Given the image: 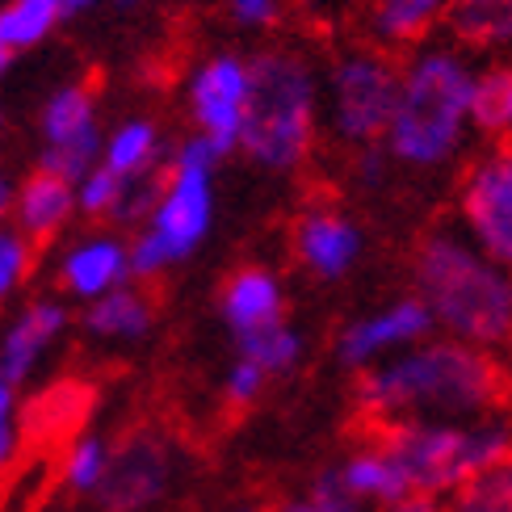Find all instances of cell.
<instances>
[{
    "label": "cell",
    "instance_id": "4",
    "mask_svg": "<svg viewBox=\"0 0 512 512\" xmlns=\"http://www.w3.org/2000/svg\"><path fill=\"white\" fill-rule=\"evenodd\" d=\"M475 76L450 51H429L408 63L399 84V105L387 131L391 156L408 164H441L454 156L462 131L471 126Z\"/></svg>",
    "mask_w": 512,
    "mask_h": 512
},
{
    "label": "cell",
    "instance_id": "1",
    "mask_svg": "<svg viewBox=\"0 0 512 512\" xmlns=\"http://www.w3.org/2000/svg\"><path fill=\"white\" fill-rule=\"evenodd\" d=\"M512 378L500 361L466 340H433L357 378L370 420H462L504 408Z\"/></svg>",
    "mask_w": 512,
    "mask_h": 512
},
{
    "label": "cell",
    "instance_id": "33",
    "mask_svg": "<svg viewBox=\"0 0 512 512\" xmlns=\"http://www.w3.org/2000/svg\"><path fill=\"white\" fill-rule=\"evenodd\" d=\"M38 261L34 248L26 240H17V236H0V298H5L21 277L30 273V265Z\"/></svg>",
    "mask_w": 512,
    "mask_h": 512
},
{
    "label": "cell",
    "instance_id": "2",
    "mask_svg": "<svg viewBox=\"0 0 512 512\" xmlns=\"http://www.w3.org/2000/svg\"><path fill=\"white\" fill-rule=\"evenodd\" d=\"M416 290L433 319L466 345L512 340V273L458 236H424L412 256Z\"/></svg>",
    "mask_w": 512,
    "mask_h": 512
},
{
    "label": "cell",
    "instance_id": "10",
    "mask_svg": "<svg viewBox=\"0 0 512 512\" xmlns=\"http://www.w3.org/2000/svg\"><path fill=\"white\" fill-rule=\"evenodd\" d=\"M97 391L89 382L63 378L51 382L42 395L30 399V408L21 412V441L17 450L26 454H72V437L84 429V420L93 412Z\"/></svg>",
    "mask_w": 512,
    "mask_h": 512
},
{
    "label": "cell",
    "instance_id": "28",
    "mask_svg": "<svg viewBox=\"0 0 512 512\" xmlns=\"http://www.w3.org/2000/svg\"><path fill=\"white\" fill-rule=\"evenodd\" d=\"M277 512H361V500L349 496V487L340 483V471H332V475H319L307 496L290 500Z\"/></svg>",
    "mask_w": 512,
    "mask_h": 512
},
{
    "label": "cell",
    "instance_id": "11",
    "mask_svg": "<svg viewBox=\"0 0 512 512\" xmlns=\"http://www.w3.org/2000/svg\"><path fill=\"white\" fill-rule=\"evenodd\" d=\"M244 105H248V68L240 59H215L194 84V114L215 156L240 143Z\"/></svg>",
    "mask_w": 512,
    "mask_h": 512
},
{
    "label": "cell",
    "instance_id": "26",
    "mask_svg": "<svg viewBox=\"0 0 512 512\" xmlns=\"http://www.w3.org/2000/svg\"><path fill=\"white\" fill-rule=\"evenodd\" d=\"M240 357L256 361L265 374H282V370L294 366V357H298V336L286 328V319H282V324H273V328L240 336Z\"/></svg>",
    "mask_w": 512,
    "mask_h": 512
},
{
    "label": "cell",
    "instance_id": "17",
    "mask_svg": "<svg viewBox=\"0 0 512 512\" xmlns=\"http://www.w3.org/2000/svg\"><path fill=\"white\" fill-rule=\"evenodd\" d=\"M445 26L475 51H500L512 47V0H450Z\"/></svg>",
    "mask_w": 512,
    "mask_h": 512
},
{
    "label": "cell",
    "instance_id": "38",
    "mask_svg": "<svg viewBox=\"0 0 512 512\" xmlns=\"http://www.w3.org/2000/svg\"><path fill=\"white\" fill-rule=\"evenodd\" d=\"M63 5V13H76V9H84V5H93V0H59Z\"/></svg>",
    "mask_w": 512,
    "mask_h": 512
},
{
    "label": "cell",
    "instance_id": "8",
    "mask_svg": "<svg viewBox=\"0 0 512 512\" xmlns=\"http://www.w3.org/2000/svg\"><path fill=\"white\" fill-rule=\"evenodd\" d=\"M168 483V445L147 429H126L105 450V471L97 483V500L105 512H139Z\"/></svg>",
    "mask_w": 512,
    "mask_h": 512
},
{
    "label": "cell",
    "instance_id": "5",
    "mask_svg": "<svg viewBox=\"0 0 512 512\" xmlns=\"http://www.w3.org/2000/svg\"><path fill=\"white\" fill-rule=\"evenodd\" d=\"M315 93L307 63L290 51H269L248 63V105L240 147L265 168H294L311 152Z\"/></svg>",
    "mask_w": 512,
    "mask_h": 512
},
{
    "label": "cell",
    "instance_id": "29",
    "mask_svg": "<svg viewBox=\"0 0 512 512\" xmlns=\"http://www.w3.org/2000/svg\"><path fill=\"white\" fill-rule=\"evenodd\" d=\"M122 202H126V189H122V177L110 173V168H101L84 181V194H80V206L89 210L93 219L101 215H122Z\"/></svg>",
    "mask_w": 512,
    "mask_h": 512
},
{
    "label": "cell",
    "instance_id": "13",
    "mask_svg": "<svg viewBox=\"0 0 512 512\" xmlns=\"http://www.w3.org/2000/svg\"><path fill=\"white\" fill-rule=\"evenodd\" d=\"M294 252L315 277H340L361 252L357 227L332 206H311L303 219L294 223Z\"/></svg>",
    "mask_w": 512,
    "mask_h": 512
},
{
    "label": "cell",
    "instance_id": "27",
    "mask_svg": "<svg viewBox=\"0 0 512 512\" xmlns=\"http://www.w3.org/2000/svg\"><path fill=\"white\" fill-rule=\"evenodd\" d=\"M152 152H156V131L147 122H135V126H122L118 139L110 143V173L118 177H139L147 164H152Z\"/></svg>",
    "mask_w": 512,
    "mask_h": 512
},
{
    "label": "cell",
    "instance_id": "32",
    "mask_svg": "<svg viewBox=\"0 0 512 512\" xmlns=\"http://www.w3.org/2000/svg\"><path fill=\"white\" fill-rule=\"evenodd\" d=\"M265 378H269V374L256 366V361L240 357L236 370H231V378H227V408H231V412L252 408L256 395H261V387H265Z\"/></svg>",
    "mask_w": 512,
    "mask_h": 512
},
{
    "label": "cell",
    "instance_id": "24",
    "mask_svg": "<svg viewBox=\"0 0 512 512\" xmlns=\"http://www.w3.org/2000/svg\"><path fill=\"white\" fill-rule=\"evenodd\" d=\"M59 17H63L59 0H13V5L0 13V47L5 51L34 47Z\"/></svg>",
    "mask_w": 512,
    "mask_h": 512
},
{
    "label": "cell",
    "instance_id": "21",
    "mask_svg": "<svg viewBox=\"0 0 512 512\" xmlns=\"http://www.w3.org/2000/svg\"><path fill=\"white\" fill-rule=\"evenodd\" d=\"M122 265H126V256L118 244H110V240L84 244L80 252L68 256V265H63V286L76 294H101L122 277Z\"/></svg>",
    "mask_w": 512,
    "mask_h": 512
},
{
    "label": "cell",
    "instance_id": "31",
    "mask_svg": "<svg viewBox=\"0 0 512 512\" xmlns=\"http://www.w3.org/2000/svg\"><path fill=\"white\" fill-rule=\"evenodd\" d=\"M105 471V445L101 441H76L68 454V483L76 492H97Z\"/></svg>",
    "mask_w": 512,
    "mask_h": 512
},
{
    "label": "cell",
    "instance_id": "22",
    "mask_svg": "<svg viewBox=\"0 0 512 512\" xmlns=\"http://www.w3.org/2000/svg\"><path fill=\"white\" fill-rule=\"evenodd\" d=\"M59 324H63V311H59V307H51V303L34 307V311L9 332V340H5V357H0V370H5V374L17 382L21 374L30 370L34 353L59 332Z\"/></svg>",
    "mask_w": 512,
    "mask_h": 512
},
{
    "label": "cell",
    "instance_id": "7",
    "mask_svg": "<svg viewBox=\"0 0 512 512\" xmlns=\"http://www.w3.org/2000/svg\"><path fill=\"white\" fill-rule=\"evenodd\" d=\"M458 206L475 244L496 265L512 269V147L508 143L475 160V168L462 181Z\"/></svg>",
    "mask_w": 512,
    "mask_h": 512
},
{
    "label": "cell",
    "instance_id": "34",
    "mask_svg": "<svg viewBox=\"0 0 512 512\" xmlns=\"http://www.w3.org/2000/svg\"><path fill=\"white\" fill-rule=\"evenodd\" d=\"M168 261H173V252H168V244L156 236H143L139 244H135V252H131V265H135V273L139 277H152V273H160Z\"/></svg>",
    "mask_w": 512,
    "mask_h": 512
},
{
    "label": "cell",
    "instance_id": "6",
    "mask_svg": "<svg viewBox=\"0 0 512 512\" xmlns=\"http://www.w3.org/2000/svg\"><path fill=\"white\" fill-rule=\"evenodd\" d=\"M403 72H395L391 59L382 55H353L332 76L336 97V126L349 143H378L387 139L395 105H399Z\"/></svg>",
    "mask_w": 512,
    "mask_h": 512
},
{
    "label": "cell",
    "instance_id": "30",
    "mask_svg": "<svg viewBox=\"0 0 512 512\" xmlns=\"http://www.w3.org/2000/svg\"><path fill=\"white\" fill-rule=\"evenodd\" d=\"M93 156H97V131L80 135V139L63 143V147H51V152L42 156V168H51V173H59V177L72 181V177H80V173H89Z\"/></svg>",
    "mask_w": 512,
    "mask_h": 512
},
{
    "label": "cell",
    "instance_id": "18",
    "mask_svg": "<svg viewBox=\"0 0 512 512\" xmlns=\"http://www.w3.org/2000/svg\"><path fill=\"white\" fill-rule=\"evenodd\" d=\"M450 13V0H374V34L395 47H412Z\"/></svg>",
    "mask_w": 512,
    "mask_h": 512
},
{
    "label": "cell",
    "instance_id": "37",
    "mask_svg": "<svg viewBox=\"0 0 512 512\" xmlns=\"http://www.w3.org/2000/svg\"><path fill=\"white\" fill-rule=\"evenodd\" d=\"M382 512H445L437 504V496H408V500H399V504H387Z\"/></svg>",
    "mask_w": 512,
    "mask_h": 512
},
{
    "label": "cell",
    "instance_id": "40",
    "mask_svg": "<svg viewBox=\"0 0 512 512\" xmlns=\"http://www.w3.org/2000/svg\"><path fill=\"white\" fill-rule=\"evenodd\" d=\"M0 210H5V181H0Z\"/></svg>",
    "mask_w": 512,
    "mask_h": 512
},
{
    "label": "cell",
    "instance_id": "36",
    "mask_svg": "<svg viewBox=\"0 0 512 512\" xmlns=\"http://www.w3.org/2000/svg\"><path fill=\"white\" fill-rule=\"evenodd\" d=\"M240 21H252V26H265V21L277 17V0H231Z\"/></svg>",
    "mask_w": 512,
    "mask_h": 512
},
{
    "label": "cell",
    "instance_id": "23",
    "mask_svg": "<svg viewBox=\"0 0 512 512\" xmlns=\"http://www.w3.org/2000/svg\"><path fill=\"white\" fill-rule=\"evenodd\" d=\"M93 89L97 80H84V84H72L63 89L51 105H47V118H42V131H47L51 147H63L80 135L93 131Z\"/></svg>",
    "mask_w": 512,
    "mask_h": 512
},
{
    "label": "cell",
    "instance_id": "20",
    "mask_svg": "<svg viewBox=\"0 0 512 512\" xmlns=\"http://www.w3.org/2000/svg\"><path fill=\"white\" fill-rule=\"evenodd\" d=\"M471 126L492 139L512 135V63H500V68H487L483 76H475Z\"/></svg>",
    "mask_w": 512,
    "mask_h": 512
},
{
    "label": "cell",
    "instance_id": "19",
    "mask_svg": "<svg viewBox=\"0 0 512 512\" xmlns=\"http://www.w3.org/2000/svg\"><path fill=\"white\" fill-rule=\"evenodd\" d=\"M156 303H160V290H114L105 294L101 303L89 311V328L101 332V336H131V332H143L152 324L156 315Z\"/></svg>",
    "mask_w": 512,
    "mask_h": 512
},
{
    "label": "cell",
    "instance_id": "3",
    "mask_svg": "<svg viewBox=\"0 0 512 512\" xmlns=\"http://www.w3.org/2000/svg\"><path fill=\"white\" fill-rule=\"evenodd\" d=\"M370 441L399 462L416 496L458 492L512 458V424L504 420H370Z\"/></svg>",
    "mask_w": 512,
    "mask_h": 512
},
{
    "label": "cell",
    "instance_id": "14",
    "mask_svg": "<svg viewBox=\"0 0 512 512\" xmlns=\"http://www.w3.org/2000/svg\"><path fill=\"white\" fill-rule=\"evenodd\" d=\"M68 210H72V181L68 177L51 173V168H38V173L21 185L17 223L26 231V244L34 248V256L59 236V227L68 223Z\"/></svg>",
    "mask_w": 512,
    "mask_h": 512
},
{
    "label": "cell",
    "instance_id": "16",
    "mask_svg": "<svg viewBox=\"0 0 512 512\" xmlns=\"http://www.w3.org/2000/svg\"><path fill=\"white\" fill-rule=\"evenodd\" d=\"M340 483L349 487V496H357V500H378L382 508L416 496L412 483H408V475L399 471V462H395L387 450H382V445H374V441L366 445V450H357L345 466H340Z\"/></svg>",
    "mask_w": 512,
    "mask_h": 512
},
{
    "label": "cell",
    "instance_id": "35",
    "mask_svg": "<svg viewBox=\"0 0 512 512\" xmlns=\"http://www.w3.org/2000/svg\"><path fill=\"white\" fill-rule=\"evenodd\" d=\"M9 374L0 370V471L13 462V433H9V408H13V391H9Z\"/></svg>",
    "mask_w": 512,
    "mask_h": 512
},
{
    "label": "cell",
    "instance_id": "9",
    "mask_svg": "<svg viewBox=\"0 0 512 512\" xmlns=\"http://www.w3.org/2000/svg\"><path fill=\"white\" fill-rule=\"evenodd\" d=\"M210 160H215V152H210L206 139L185 143L173 164V185H164V198L156 210V236L168 244L173 256H185L194 248L210 223V185H206Z\"/></svg>",
    "mask_w": 512,
    "mask_h": 512
},
{
    "label": "cell",
    "instance_id": "39",
    "mask_svg": "<svg viewBox=\"0 0 512 512\" xmlns=\"http://www.w3.org/2000/svg\"><path fill=\"white\" fill-rule=\"evenodd\" d=\"M9 55H13V51H5V47H0V68H5V63H9Z\"/></svg>",
    "mask_w": 512,
    "mask_h": 512
},
{
    "label": "cell",
    "instance_id": "25",
    "mask_svg": "<svg viewBox=\"0 0 512 512\" xmlns=\"http://www.w3.org/2000/svg\"><path fill=\"white\" fill-rule=\"evenodd\" d=\"M445 512H512V458L462 483Z\"/></svg>",
    "mask_w": 512,
    "mask_h": 512
},
{
    "label": "cell",
    "instance_id": "12",
    "mask_svg": "<svg viewBox=\"0 0 512 512\" xmlns=\"http://www.w3.org/2000/svg\"><path fill=\"white\" fill-rule=\"evenodd\" d=\"M433 324L437 319H433L429 303H424L420 294L399 298V303H391L387 311H378L370 319H357V324L340 336V357H345L349 366H366V361H374L378 353L424 340L433 332Z\"/></svg>",
    "mask_w": 512,
    "mask_h": 512
},
{
    "label": "cell",
    "instance_id": "15",
    "mask_svg": "<svg viewBox=\"0 0 512 512\" xmlns=\"http://www.w3.org/2000/svg\"><path fill=\"white\" fill-rule=\"evenodd\" d=\"M223 315L236 336L282 324V290L265 269H236L223 286Z\"/></svg>",
    "mask_w": 512,
    "mask_h": 512
}]
</instances>
